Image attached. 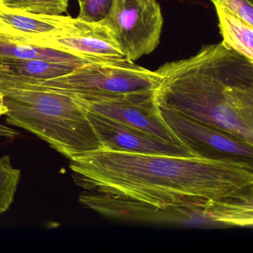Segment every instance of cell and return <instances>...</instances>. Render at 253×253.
Masks as SVG:
<instances>
[{"mask_svg": "<svg viewBox=\"0 0 253 253\" xmlns=\"http://www.w3.org/2000/svg\"><path fill=\"white\" fill-rule=\"evenodd\" d=\"M0 6L8 11L35 15L60 16L67 12L68 0H0Z\"/></svg>", "mask_w": 253, "mask_h": 253, "instance_id": "obj_14", "label": "cell"}, {"mask_svg": "<svg viewBox=\"0 0 253 253\" xmlns=\"http://www.w3.org/2000/svg\"><path fill=\"white\" fill-rule=\"evenodd\" d=\"M0 32L11 35L12 37L16 36L19 34V32L10 27L8 25L5 24L1 20H0Z\"/></svg>", "mask_w": 253, "mask_h": 253, "instance_id": "obj_19", "label": "cell"}, {"mask_svg": "<svg viewBox=\"0 0 253 253\" xmlns=\"http://www.w3.org/2000/svg\"><path fill=\"white\" fill-rule=\"evenodd\" d=\"M0 115L70 160L101 148L86 109L75 96L0 74Z\"/></svg>", "mask_w": 253, "mask_h": 253, "instance_id": "obj_3", "label": "cell"}, {"mask_svg": "<svg viewBox=\"0 0 253 253\" xmlns=\"http://www.w3.org/2000/svg\"><path fill=\"white\" fill-rule=\"evenodd\" d=\"M18 41L30 45L54 48L95 58H123L113 35L102 20L92 23L86 30L63 37H41L21 33Z\"/></svg>", "mask_w": 253, "mask_h": 253, "instance_id": "obj_9", "label": "cell"}, {"mask_svg": "<svg viewBox=\"0 0 253 253\" xmlns=\"http://www.w3.org/2000/svg\"><path fill=\"white\" fill-rule=\"evenodd\" d=\"M86 112L101 147L105 149L130 153L194 157L181 145L166 141L86 109Z\"/></svg>", "mask_w": 253, "mask_h": 253, "instance_id": "obj_8", "label": "cell"}, {"mask_svg": "<svg viewBox=\"0 0 253 253\" xmlns=\"http://www.w3.org/2000/svg\"><path fill=\"white\" fill-rule=\"evenodd\" d=\"M20 136V133L15 129L8 128L6 126L0 124V137L14 139Z\"/></svg>", "mask_w": 253, "mask_h": 253, "instance_id": "obj_18", "label": "cell"}, {"mask_svg": "<svg viewBox=\"0 0 253 253\" xmlns=\"http://www.w3.org/2000/svg\"><path fill=\"white\" fill-rule=\"evenodd\" d=\"M214 5L227 8L243 20L253 26V2L250 0H210Z\"/></svg>", "mask_w": 253, "mask_h": 253, "instance_id": "obj_17", "label": "cell"}, {"mask_svg": "<svg viewBox=\"0 0 253 253\" xmlns=\"http://www.w3.org/2000/svg\"><path fill=\"white\" fill-rule=\"evenodd\" d=\"M0 20L17 32L41 37H63L77 35L91 23L70 16L35 15L8 11L0 6Z\"/></svg>", "mask_w": 253, "mask_h": 253, "instance_id": "obj_10", "label": "cell"}, {"mask_svg": "<svg viewBox=\"0 0 253 253\" xmlns=\"http://www.w3.org/2000/svg\"><path fill=\"white\" fill-rule=\"evenodd\" d=\"M114 0H83L78 18L88 23H98L106 18Z\"/></svg>", "mask_w": 253, "mask_h": 253, "instance_id": "obj_16", "label": "cell"}, {"mask_svg": "<svg viewBox=\"0 0 253 253\" xmlns=\"http://www.w3.org/2000/svg\"><path fill=\"white\" fill-rule=\"evenodd\" d=\"M20 180V170L14 168L9 155L0 158V214L5 212L14 201Z\"/></svg>", "mask_w": 253, "mask_h": 253, "instance_id": "obj_15", "label": "cell"}, {"mask_svg": "<svg viewBox=\"0 0 253 253\" xmlns=\"http://www.w3.org/2000/svg\"><path fill=\"white\" fill-rule=\"evenodd\" d=\"M158 106L227 131L253 145V61L220 42L156 70Z\"/></svg>", "mask_w": 253, "mask_h": 253, "instance_id": "obj_2", "label": "cell"}, {"mask_svg": "<svg viewBox=\"0 0 253 253\" xmlns=\"http://www.w3.org/2000/svg\"><path fill=\"white\" fill-rule=\"evenodd\" d=\"M103 21L131 61L150 54L159 45L164 18L157 0H114Z\"/></svg>", "mask_w": 253, "mask_h": 253, "instance_id": "obj_5", "label": "cell"}, {"mask_svg": "<svg viewBox=\"0 0 253 253\" xmlns=\"http://www.w3.org/2000/svg\"><path fill=\"white\" fill-rule=\"evenodd\" d=\"M78 67L77 65L41 59L0 58V73L37 81L60 78Z\"/></svg>", "mask_w": 253, "mask_h": 253, "instance_id": "obj_12", "label": "cell"}, {"mask_svg": "<svg viewBox=\"0 0 253 253\" xmlns=\"http://www.w3.org/2000/svg\"><path fill=\"white\" fill-rule=\"evenodd\" d=\"M155 91H152L103 99L83 98L72 95L75 96L87 110L100 114L166 141L183 146L166 124L155 100Z\"/></svg>", "mask_w": 253, "mask_h": 253, "instance_id": "obj_7", "label": "cell"}, {"mask_svg": "<svg viewBox=\"0 0 253 253\" xmlns=\"http://www.w3.org/2000/svg\"><path fill=\"white\" fill-rule=\"evenodd\" d=\"M5 76L89 99L112 98L155 91L160 82V75L156 71L134 64L125 57L102 59L48 81Z\"/></svg>", "mask_w": 253, "mask_h": 253, "instance_id": "obj_4", "label": "cell"}, {"mask_svg": "<svg viewBox=\"0 0 253 253\" xmlns=\"http://www.w3.org/2000/svg\"><path fill=\"white\" fill-rule=\"evenodd\" d=\"M78 1L79 2V3H81L83 2V0H78Z\"/></svg>", "mask_w": 253, "mask_h": 253, "instance_id": "obj_20", "label": "cell"}, {"mask_svg": "<svg viewBox=\"0 0 253 253\" xmlns=\"http://www.w3.org/2000/svg\"><path fill=\"white\" fill-rule=\"evenodd\" d=\"M214 7L223 38L221 43L253 61V26L225 7L220 5Z\"/></svg>", "mask_w": 253, "mask_h": 253, "instance_id": "obj_13", "label": "cell"}, {"mask_svg": "<svg viewBox=\"0 0 253 253\" xmlns=\"http://www.w3.org/2000/svg\"><path fill=\"white\" fill-rule=\"evenodd\" d=\"M166 124L194 157L253 164V145L220 128L160 107Z\"/></svg>", "mask_w": 253, "mask_h": 253, "instance_id": "obj_6", "label": "cell"}, {"mask_svg": "<svg viewBox=\"0 0 253 253\" xmlns=\"http://www.w3.org/2000/svg\"><path fill=\"white\" fill-rule=\"evenodd\" d=\"M0 58L41 59L48 61L84 66L103 58L87 57L54 48L30 45L0 32Z\"/></svg>", "mask_w": 253, "mask_h": 253, "instance_id": "obj_11", "label": "cell"}, {"mask_svg": "<svg viewBox=\"0 0 253 253\" xmlns=\"http://www.w3.org/2000/svg\"><path fill=\"white\" fill-rule=\"evenodd\" d=\"M250 1H251V2H253V0H250Z\"/></svg>", "mask_w": 253, "mask_h": 253, "instance_id": "obj_21", "label": "cell"}, {"mask_svg": "<svg viewBox=\"0 0 253 253\" xmlns=\"http://www.w3.org/2000/svg\"><path fill=\"white\" fill-rule=\"evenodd\" d=\"M79 202L112 218L221 224L253 199V164L100 148L70 160Z\"/></svg>", "mask_w": 253, "mask_h": 253, "instance_id": "obj_1", "label": "cell"}]
</instances>
